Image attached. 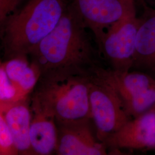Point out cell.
<instances>
[{
	"instance_id": "4",
	"label": "cell",
	"mask_w": 155,
	"mask_h": 155,
	"mask_svg": "<svg viewBox=\"0 0 155 155\" xmlns=\"http://www.w3.org/2000/svg\"><path fill=\"white\" fill-rule=\"evenodd\" d=\"M110 86L132 119L155 107V79L140 71H118L97 67L93 74Z\"/></svg>"
},
{
	"instance_id": "9",
	"label": "cell",
	"mask_w": 155,
	"mask_h": 155,
	"mask_svg": "<svg viewBox=\"0 0 155 155\" xmlns=\"http://www.w3.org/2000/svg\"><path fill=\"white\" fill-rule=\"evenodd\" d=\"M90 121L56 123L59 155H107L105 145L94 136Z\"/></svg>"
},
{
	"instance_id": "15",
	"label": "cell",
	"mask_w": 155,
	"mask_h": 155,
	"mask_svg": "<svg viewBox=\"0 0 155 155\" xmlns=\"http://www.w3.org/2000/svg\"><path fill=\"white\" fill-rule=\"evenodd\" d=\"M0 155H19L12 134L2 113H0Z\"/></svg>"
},
{
	"instance_id": "11",
	"label": "cell",
	"mask_w": 155,
	"mask_h": 155,
	"mask_svg": "<svg viewBox=\"0 0 155 155\" xmlns=\"http://www.w3.org/2000/svg\"><path fill=\"white\" fill-rule=\"evenodd\" d=\"M132 69L155 74V10L140 17Z\"/></svg>"
},
{
	"instance_id": "2",
	"label": "cell",
	"mask_w": 155,
	"mask_h": 155,
	"mask_svg": "<svg viewBox=\"0 0 155 155\" xmlns=\"http://www.w3.org/2000/svg\"><path fill=\"white\" fill-rule=\"evenodd\" d=\"M68 5L67 0H28L1 24L4 61L28 57L33 48L54 29Z\"/></svg>"
},
{
	"instance_id": "8",
	"label": "cell",
	"mask_w": 155,
	"mask_h": 155,
	"mask_svg": "<svg viewBox=\"0 0 155 155\" xmlns=\"http://www.w3.org/2000/svg\"><path fill=\"white\" fill-rule=\"evenodd\" d=\"M107 149L155 150V107L130 120L103 143Z\"/></svg>"
},
{
	"instance_id": "5",
	"label": "cell",
	"mask_w": 155,
	"mask_h": 155,
	"mask_svg": "<svg viewBox=\"0 0 155 155\" xmlns=\"http://www.w3.org/2000/svg\"><path fill=\"white\" fill-rule=\"evenodd\" d=\"M140 23V18L133 12L112 25L97 42L111 69L122 72L132 69Z\"/></svg>"
},
{
	"instance_id": "14",
	"label": "cell",
	"mask_w": 155,
	"mask_h": 155,
	"mask_svg": "<svg viewBox=\"0 0 155 155\" xmlns=\"http://www.w3.org/2000/svg\"><path fill=\"white\" fill-rule=\"evenodd\" d=\"M8 77L4 66H0V112L22 100H26Z\"/></svg>"
},
{
	"instance_id": "13",
	"label": "cell",
	"mask_w": 155,
	"mask_h": 155,
	"mask_svg": "<svg viewBox=\"0 0 155 155\" xmlns=\"http://www.w3.org/2000/svg\"><path fill=\"white\" fill-rule=\"evenodd\" d=\"M6 73L22 97L28 98L39 81V69L28 59V57H19L1 62Z\"/></svg>"
},
{
	"instance_id": "6",
	"label": "cell",
	"mask_w": 155,
	"mask_h": 155,
	"mask_svg": "<svg viewBox=\"0 0 155 155\" xmlns=\"http://www.w3.org/2000/svg\"><path fill=\"white\" fill-rule=\"evenodd\" d=\"M89 100L96 137L102 143L131 120L113 90L93 75L90 78Z\"/></svg>"
},
{
	"instance_id": "1",
	"label": "cell",
	"mask_w": 155,
	"mask_h": 155,
	"mask_svg": "<svg viewBox=\"0 0 155 155\" xmlns=\"http://www.w3.org/2000/svg\"><path fill=\"white\" fill-rule=\"evenodd\" d=\"M87 29L68 4L55 27L28 55L40 75L51 73L91 75L101 64Z\"/></svg>"
},
{
	"instance_id": "10",
	"label": "cell",
	"mask_w": 155,
	"mask_h": 155,
	"mask_svg": "<svg viewBox=\"0 0 155 155\" xmlns=\"http://www.w3.org/2000/svg\"><path fill=\"white\" fill-rule=\"evenodd\" d=\"M30 142L33 155H49L55 153L58 129L54 116L38 106L32 104Z\"/></svg>"
},
{
	"instance_id": "7",
	"label": "cell",
	"mask_w": 155,
	"mask_h": 155,
	"mask_svg": "<svg viewBox=\"0 0 155 155\" xmlns=\"http://www.w3.org/2000/svg\"><path fill=\"white\" fill-rule=\"evenodd\" d=\"M137 0H72L70 5L94 35L96 43L116 22L136 11Z\"/></svg>"
},
{
	"instance_id": "16",
	"label": "cell",
	"mask_w": 155,
	"mask_h": 155,
	"mask_svg": "<svg viewBox=\"0 0 155 155\" xmlns=\"http://www.w3.org/2000/svg\"><path fill=\"white\" fill-rule=\"evenodd\" d=\"M23 0H0V25L16 11L17 8Z\"/></svg>"
},
{
	"instance_id": "12",
	"label": "cell",
	"mask_w": 155,
	"mask_h": 155,
	"mask_svg": "<svg viewBox=\"0 0 155 155\" xmlns=\"http://www.w3.org/2000/svg\"><path fill=\"white\" fill-rule=\"evenodd\" d=\"M28 99L20 101L0 112L5 118L20 155H33L29 132L32 119Z\"/></svg>"
},
{
	"instance_id": "3",
	"label": "cell",
	"mask_w": 155,
	"mask_h": 155,
	"mask_svg": "<svg viewBox=\"0 0 155 155\" xmlns=\"http://www.w3.org/2000/svg\"><path fill=\"white\" fill-rule=\"evenodd\" d=\"M90 78L63 73L40 75L31 102L54 116L56 123L91 120Z\"/></svg>"
}]
</instances>
